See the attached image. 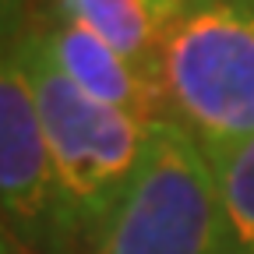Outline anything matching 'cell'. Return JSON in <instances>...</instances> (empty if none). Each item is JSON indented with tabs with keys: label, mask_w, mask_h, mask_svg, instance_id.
Segmentation results:
<instances>
[{
	"label": "cell",
	"mask_w": 254,
	"mask_h": 254,
	"mask_svg": "<svg viewBox=\"0 0 254 254\" xmlns=\"http://www.w3.org/2000/svg\"><path fill=\"white\" fill-rule=\"evenodd\" d=\"M28 28V0H0V46L14 43Z\"/></svg>",
	"instance_id": "obj_8"
},
{
	"label": "cell",
	"mask_w": 254,
	"mask_h": 254,
	"mask_svg": "<svg viewBox=\"0 0 254 254\" xmlns=\"http://www.w3.org/2000/svg\"><path fill=\"white\" fill-rule=\"evenodd\" d=\"M85 254H226L212 163L173 120H155L141 166Z\"/></svg>",
	"instance_id": "obj_3"
},
{
	"label": "cell",
	"mask_w": 254,
	"mask_h": 254,
	"mask_svg": "<svg viewBox=\"0 0 254 254\" xmlns=\"http://www.w3.org/2000/svg\"><path fill=\"white\" fill-rule=\"evenodd\" d=\"M173 11L166 0H53L50 14L88 28L159 85V53Z\"/></svg>",
	"instance_id": "obj_6"
},
{
	"label": "cell",
	"mask_w": 254,
	"mask_h": 254,
	"mask_svg": "<svg viewBox=\"0 0 254 254\" xmlns=\"http://www.w3.org/2000/svg\"><path fill=\"white\" fill-rule=\"evenodd\" d=\"M0 219L36 254H81L14 43L0 46Z\"/></svg>",
	"instance_id": "obj_4"
},
{
	"label": "cell",
	"mask_w": 254,
	"mask_h": 254,
	"mask_svg": "<svg viewBox=\"0 0 254 254\" xmlns=\"http://www.w3.org/2000/svg\"><path fill=\"white\" fill-rule=\"evenodd\" d=\"M226 254H254V134L212 159Z\"/></svg>",
	"instance_id": "obj_7"
},
{
	"label": "cell",
	"mask_w": 254,
	"mask_h": 254,
	"mask_svg": "<svg viewBox=\"0 0 254 254\" xmlns=\"http://www.w3.org/2000/svg\"><path fill=\"white\" fill-rule=\"evenodd\" d=\"M166 120L219 159L254 134V0H184L159 53Z\"/></svg>",
	"instance_id": "obj_2"
},
{
	"label": "cell",
	"mask_w": 254,
	"mask_h": 254,
	"mask_svg": "<svg viewBox=\"0 0 254 254\" xmlns=\"http://www.w3.org/2000/svg\"><path fill=\"white\" fill-rule=\"evenodd\" d=\"M14 53L36 95L57 184L85 254L103 222L120 205L124 190L131 187L155 120L145 124L85 95L57 67L32 21L14 39Z\"/></svg>",
	"instance_id": "obj_1"
},
{
	"label": "cell",
	"mask_w": 254,
	"mask_h": 254,
	"mask_svg": "<svg viewBox=\"0 0 254 254\" xmlns=\"http://www.w3.org/2000/svg\"><path fill=\"white\" fill-rule=\"evenodd\" d=\"M166 4H173V7H177V4H184V0H166Z\"/></svg>",
	"instance_id": "obj_10"
},
{
	"label": "cell",
	"mask_w": 254,
	"mask_h": 254,
	"mask_svg": "<svg viewBox=\"0 0 254 254\" xmlns=\"http://www.w3.org/2000/svg\"><path fill=\"white\" fill-rule=\"evenodd\" d=\"M32 25L43 36L57 67L85 95H92L95 103H106L145 124L166 117L159 85L148 74H141L131 60H124L110 43H103L88 28H81L67 18H57V14H46L43 21H32Z\"/></svg>",
	"instance_id": "obj_5"
},
{
	"label": "cell",
	"mask_w": 254,
	"mask_h": 254,
	"mask_svg": "<svg viewBox=\"0 0 254 254\" xmlns=\"http://www.w3.org/2000/svg\"><path fill=\"white\" fill-rule=\"evenodd\" d=\"M0 254H36V251H28V247L18 240V233L7 226L4 219H0Z\"/></svg>",
	"instance_id": "obj_9"
}]
</instances>
